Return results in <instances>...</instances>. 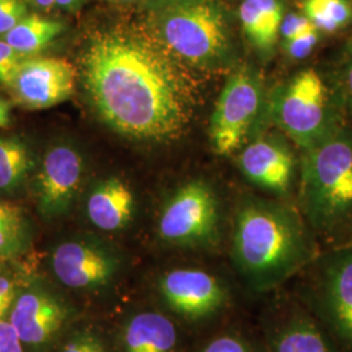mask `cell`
I'll list each match as a JSON object with an SVG mask.
<instances>
[{
  "label": "cell",
  "mask_w": 352,
  "mask_h": 352,
  "mask_svg": "<svg viewBox=\"0 0 352 352\" xmlns=\"http://www.w3.org/2000/svg\"><path fill=\"white\" fill-rule=\"evenodd\" d=\"M84 84L96 113L115 132L155 142L179 139L200 100L189 65L154 34L109 30L82 55Z\"/></svg>",
  "instance_id": "6da1fadb"
},
{
  "label": "cell",
  "mask_w": 352,
  "mask_h": 352,
  "mask_svg": "<svg viewBox=\"0 0 352 352\" xmlns=\"http://www.w3.org/2000/svg\"><path fill=\"white\" fill-rule=\"evenodd\" d=\"M315 234L299 209L264 197L238 204L230 260L241 286L253 295L273 294L299 277L318 256Z\"/></svg>",
  "instance_id": "7a4b0ae2"
},
{
  "label": "cell",
  "mask_w": 352,
  "mask_h": 352,
  "mask_svg": "<svg viewBox=\"0 0 352 352\" xmlns=\"http://www.w3.org/2000/svg\"><path fill=\"white\" fill-rule=\"evenodd\" d=\"M298 205L315 235L329 241H338L347 234L349 241L352 232L350 129L340 126L327 139L305 151Z\"/></svg>",
  "instance_id": "3957f363"
},
{
  "label": "cell",
  "mask_w": 352,
  "mask_h": 352,
  "mask_svg": "<svg viewBox=\"0 0 352 352\" xmlns=\"http://www.w3.org/2000/svg\"><path fill=\"white\" fill-rule=\"evenodd\" d=\"M153 34L189 67L214 71L232 63L226 14L214 0L157 10Z\"/></svg>",
  "instance_id": "277c9868"
},
{
  "label": "cell",
  "mask_w": 352,
  "mask_h": 352,
  "mask_svg": "<svg viewBox=\"0 0 352 352\" xmlns=\"http://www.w3.org/2000/svg\"><path fill=\"white\" fill-rule=\"evenodd\" d=\"M296 279L295 295L340 352H352V247L321 251Z\"/></svg>",
  "instance_id": "5b68a950"
},
{
  "label": "cell",
  "mask_w": 352,
  "mask_h": 352,
  "mask_svg": "<svg viewBox=\"0 0 352 352\" xmlns=\"http://www.w3.org/2000/svg\"><path fill=\"white\" fill-rule=\"evenodd\" d=\"M160 239L180 251L212 252L223 238L222 201L213 186L190 179L168 196L158 217Z\"/></svg>",
  "instance_id": "8992f818"
},
{
  "label": "cell",
  "mask_w": 352,
  "mask_h": 352,
  "mask_svg": "<svg viewBox=\"0 0 352 352\" xmlns=\"http://www.w3.org/2000/svg\"><path fill=\"white\" fill-rule=\"evenodd\" d=\"M164 312L187 331L213 327L231 311V282L213 269L200 265L175 266L157 279Z\"/></svg>",
  "instance_id": "52a82bcc"
},
{
  "label": "cell",
  "mask_w": 352,
  "mask_h": 352,
  "mask_svg": "<svg viewBox=\"0 0 352 352\" xmlns=\"http://www.w3.org/2000/svg\"><path fill=\"white\" fill-rule=\"evenodd\" d=\"M269 110L274 124L304 151L340 128L330 93L315 69L300 71L278 87Z\"/></svg>",
  "instance_id": "ba28073f"
},
{
  "label": "cell",
  "mask_w": 352,
  "mask_h": 352,
  "mask_svg": "<svg viewBox=\"0 0 352 352\" xmlns=\"http://www.w3.org/2000/svg\"><path fill=\"white\" fill-rule=\"evenodd\" d=\"M264 104L260 75L241 65L227 78L210 118L209 133L217 154L228 155L245 142Z\"/></svg>",
  "instance_id": "9c48e42d"
},
{
  "label": "cell",
  "mask_w": 352,
  "mask_h": 352,
  "mask_svg": "<svg viewBox=\"0 0 352 352\" xmlns=\"http://www.w3.org/2000/svg\"><path fill=\"white\" fill-rule=\"evenodd\" d=\"M276 292L260 322L265 352H340L295 294Z\"/></svg>",
  "instance_id": "30bf717a"
},
{
  "label": "cell",
  "mask_w": 352,
  "mask_h": 352,
  "mask_svg": "<svg viewBox=\"0 0 352 352\" xmlns=\"http://www.w3.org/2000/svg\"><path fill=\"white\" fill-rule=\"evenodd\" d=\"M74 64L55 56H28L13 78L11 91L17 104L28 110H45L67 101L75 93Z\"/></svg>",
  "instance_id": "8fae6325"
},
{
  "label": "cell",
  "mask_w": 352,
  "mask_h": 352,
  "mask_svg": "<svg viewBox=\"0 0 352 352\" xmlns=\"http://www.w3.org/2000/svg\"><path fill=\"white\" fill-rule=\"evenodd\" d=\"M240 171L252 184L286 197L291 190L295 157L289 145L276 136H264L248 144L238 158Z\"/></svg>",
  "instance_id": "7c38bea8"
},
{
  "label": "cell",
  "mask_w": 352,
  "mask_h": 352,
  "mask_svg": "<svg viewBox=\"0 0 352 352\" xmlns=\"http://www.w3.org/2000/svg\"><path fill=\"white\" fill-rule=\"evenodd\" d=\"M54 272L74 289H102L113 283L119 258L101 247L85 243H64L54 253Z\"/></svg>",
  "instance_id": "4fadbf2b"
},
{
  "label": "cell",
  "mask_w": 352,
  "mask_h": 352,
  "mask_svg": "<svg viewBox=\"0 0 352 352\" xmlns=\"http://www.w3.org/2000/svg\"><path fill=\"white\" fill-rule=\"evenodd\" d=\"M82 173V157L74 148L59 145L49 151L38 175L42 208L49 213L63 210L78 190Z\"/></svg>",
  "instance_id": "5bb4252c"
},
{
  "label": "cell",
  "mask_w": 352,
  "mask_h": 352,
  "mask_svg": "<svg viewBox=\"0 0 352 352\" xmlns=\"http://www.w3.org/2000/svg\"><path fill=\"white\" fill-rule=\"evenodd\" d=\"M122 352H183L184 327L164 311L144 309L123 327Z\"/></svg>",
  "instance_id": "9a60e30c"
},
{
  "label": "cell",
  "mask_w": 352,
  "mask_h": 352,
  "mask_svg": "<svg viewBox=\"0 0 352 352\" xmlns=\"http://www.w3.org/2000/svg\"><path fill=\"white\" fill-rule=\"evenodd\" d=\"M63 305L47 295L28 292L13 307L10 322L28 344H42L59 330L65 320Z\"/></svg>",
  "instance_id": "2e32d148"
},
{
  "label": "cell",
  "mask_w": 352,
  "mask_h": 352,
  "mask_svg": "<svg viewBox=\"0 0 352 352\" xmlns=\"http://www.w3.org/2000/svg\"><path fill=\"white\" fill-rule=\"evenodd\" d=\"M136 210V199L126 182L110 177L91 192L87 204L90 222L102 231H119L129 226Z\"/></svg>",
  "instance_id": "e0dca14e"
},
{
  "label": "cell",
  "mask_w": 352,
  "mask_h": 352,
  "mask_svg": "<svg viewBox=\"0 0 352 352\" xmlns=\"http://www.w3.org/2000/svg\"><path fill=\"white\" fill-rule=\"evenodd\" d=\"M239 19L245 36L257 50L266 54L274 49L285 19L279 0H243Z\"/></svg>",
  "instance_id": "ac0fdd59"
},
{
  "label": "cell",
  "mask_w": 352,
  "mask_h": 352,
  "mask_svg": "<svg viewBox=\"0 0 352 352\" xmlns=\"http://www.w3.org/2000/svg\"><path fill=\"white\" fill-rule=\"evenodd\" d=\"M63 30L64 24L60 21L32 14L26 16L3 37L14 50L32 56L43 50Z\"/></svg>",
  "instance_id": "d6986e66"
},
{
  "label": "cell",
  "mask_w": 352,
  "mask_h": 352,
  "mask_svg": "<svg viewBox=\"0 0 352 352\" xmlns=\"http://www.w3.org/2000/svg\"><path fill=\"white\" fill-rule=\"evenodd\" d=\"M188 352H265L263 340L239 327H223L197 340Z\"/></svg>",
  "instance_id": "ffe728a7"
},
{
  "label": "cell",
  "mask_w": 352,
  "mask_h": 352,
  "mask_svg": "<svg viewBox=\"0 0 352 352\" xmlns=\"http://www.w3.org/2000/svg\"><path fill=\"white\" fill-rule=\"evenodd\" d=\"M32 167V155L23 141L0 139V190L17 188Z\"/></svg>",
  "instance_id": "44dd1931"
},
{
  "label": "cell",
  "mask_w": 352,
  "mask_h": 352,
  "mask_svg": "<svg viewBox=\"0 0 352 352\" xmlns=\"http://www.w3.org/2000/svg\"><path fill=\"white\" fill-rule=\"evenodd\" d=\"M302 14L320 30L333 33L347 25L352 8L347 0H302Z\"/></svg>",
  "instance_id": "7402d4cb"
},
{
  "label": "cell",
  "mask_w": 352,
  "mask_h": 352,
  "mask_svg": "<svg viewBox=\"0 0 352 352\" xmlns=\"http://www.w3.org/2000/svg\"><path fill=\"white\" fill-rule=\"evenodd\" d=\"M24 230L21 209L0 201V253H10L20 244Z\"/></svg>",
  "instance_id": "603a6c76"
},
{
  "label": "cell",
  "mask_w": 352,
  "mask_h": 352,
  "mask_svg": "<svg viewBox=\"0 0 352 352\" xmlns=\"http://www.w3.org/2000/svg\"><path fill=\"white\" fill-rule=\"evenodd\" d=\"M25 58H28V55L14 50L12 46L8 45L4 39L0 41V85L1 87L11 88L16 72Z\"/></svg>",
  "instance_id": "cb8c5ba5"
},
{
  "label": "cell",
  "mask_w": 352,
  "mask_h": 352,
  "mask_svg": "<svg viewBox=\"0 0 352 352\" xmlns=\"http://www.w3.org/2000/svg\"><path fill=\"white\" fill-rule=\"evenodd\" d=\"M318 39H320V30L316 26H312L308 30L291 38L289 41H286L283 45H285V50L291 59L300 60L307 58L312 51L315 50Z\"/></svg>",
  "instance_id": "d4e9b609"
},
{
  "label": "cell",
  "mask_w": 352,
  "mask_h": 352,
  "mask_svg": "<svg viewBox=\"0 0 352 352\" xmlns=\"http://www.w3.org/2000/svg\"><path fill=\"white\" fill-rule=\"evenodd\" d=\"M28 16L24 0H0V34H7Z\"/></svg>",
  "instance_id": "484cf974"
},
{
  "label": "cell",
  "mask_w": 352,
  "mask_h": 352,
  "mask_svg": "<svg viewBox=\"0 0 352 352\" xmlns=\"http://www.w3.org/2000/svg\"><path fill=\"white\" fill-rule=\"evenodd\" d=\"M312 26L315 25L307 19V16L299 13H289L283 19V23L280 26V34L283 37V42L289 41L291 38L308 30Z\"/></svg>",
  "instance_id": "4316f807"
},
{
  "label": "cell",
  "mask_w": 352,
  "mask_h": 352,
  "mask_svg": "<svg viewBox=\"0 0 352 352\" xmlns=\"http://www.w3.org/2000/svg\"><path fill=\"white\" fill-rule=\"evenodd\" d=\"M63 352H110L106 343L94 334H84L65 346Z\"/></svg>",
  "instance_id": "83f0119b"
},
{
  "label": "cell",
  "mask_w": 352,
  "mask_h": 352,
  "mask_svg": "<svg viewBox=\"0 0 352 352\" xmlns=\"http://www.w3.org/2000/svg\"><path fill=\"white\" fill-rule=\"evenodd\" d=\"M0 352H24L16 330L11 322L4 320H0Z\"/></svg>",
  "instance_id": "f1b7e54d"
},
{
  "label": "cell",
  "mask_w": 352,
  "mask_h": 352,
  "mask_svg": "<svg viewBox=\"0 0 352 352\" xmlns=\"http://www.w3.org/2000/svg\"><path fill=\"white\" fill-rule=\"evenodd\" d=\"M13 298H14V289H13L12 282L8 280L7 278L0 277V320L10 309Z\"/></svg>",
  "instance_id": "f546056e"
},
{
  "label": "cell",
  "mask_w": 352,
  "mask_h": 352,
  "mask_svg": "<svg viewBox=\"0 0 352 352\" xmlns=\"http://www.w3.org/2000/svg\"><path fill=\"white\" fill-rule=\"evenodd\" d=\"M200 1H205V0H149V4L154 11H157V10L170 7V6L192 4V3H200Z\"/></svg>",
  "instance_id": "4dcf8cb0"
},
{
  "label": "cell",
  "mask_w": 352,
  "mask_h": 352,
  "mask_svg": "<svg viewBox=\"0 0 352 352\" xmlns=\"http://www.w3.org/2000/svg\"><path fill=\"white\" fill-rule=\"evenodd\" d=\"M11 123V107L8 102L0 100V128H6Z\"/></svg>",
  "instance_id": "1f68e13d"
},
{
  "label": "cell",
  "mask_w": 352,
  "mask_h": 352,
  "mask_svg": "<svg viewBox=\"0 0 352 352\" xmlns=\"http://www.w3.org/2000/svg\"><path fill=\"white\" fill-rule=\"evenodd\" d=\"M85 0H55V6L63 8L65 11H77Z\"/></svg>",
  "instance_id": "d6a6232c"
},
{
  "label": "cell",
  "mask_w": 352,
  "mask_h": 352,
  "mask_svg": "<svg viewBox=\"0 0 352 352\" xmlns=\"http://www.w3.org/2000/svg\"><path fill=\"white\" fill-rule=\"evenodd\" d=\"M344 85H346V93L349 100L352 102V59L349 63L347 71H346V78H344Z\"/></svg>",
  "instance_id": "836d02e7"
},
{
  "label": "cell",
  "mask_w": 352,
  "mask_h": 352,
  "mask_svg": "<svg viewBox=\"0 0 352 352\" xmlns=\"http://www.w3.org/2000/svg\"><path fill=\"white\" fill-rule=\"evenodd\" d=\"M41 10H51L55 6V0H28Z\"/></svg>",
  "instance_id": "e575fe53"
},
{
  "label": "cell",
  "mask_w": 352,
  "mask_h": 352,
  "mask_svg": "<svg viewBox=\"0 0 352 352\" xmlns=\"http://www.w3.org/2000/svg\"><path fill=\"white\" fill-rule=\"evenodd\" d=\"M115 3H122V4H128V3H133V1H138V0H113Z\"/></svg>",
  "instance_id": "d590c367"
},
{
  "label": "cell",
  "mask_w": 352,
  "mask_h": 352,
  "mask_svg": "<svg viewBox=\"0 0 352 352\" xmlns=\"http://www.w3.org/2000/svg\"><path fill=\"white\" fill-rule=\"evenodd\" d=\"M346 245H351L352 247V232H351V236H350V239H349V241H347V244Z\"/></svg>",
  "instance_id": "8d00e7d4"
}]
</instances>
